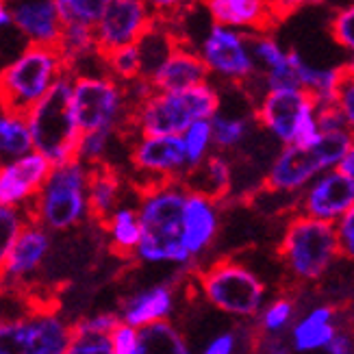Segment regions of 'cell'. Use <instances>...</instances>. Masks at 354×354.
I'll return each mask as SVG.
<instances>
[{
    "mask_svg": "<svg viewBox=\"0 0 354 354\" xmlns=\"http://www.w3.org/2000/svg\"><path fill=\"white\" fill-rule=\"evenodd\" d=\"M100 228L109 237V250L120 259H133L142 239L140 213L131 207H118Z\"/></svg>",
    "mask_w": 354,
    "mask_h": 354,
    "instance_id": "obj_26",
    "label": "cell"
},
{
    "mask_svg": "<svg viewBox=\"0 0 354 354\" xmlns=\"http://www.w3.org/2000/svg\"><path fill=\"white\" fill-rule=\"evenodd\" d=\"M68 354H113L111 335L100 333H74L68 346Z\"/></svg>",
    "mask_w": 354,
    "mask_h": 354,
    "instance_id": "obj_38",
    "label": "cell"
},
{
    "mask_svg": "<svg viewBox=\"0 0 354 354\" xmlns=\"http://www.w3.org/2000/svg\"><path fill=\"white\" fill-rule=\"evenodd\" d=\"M131 165L148 178L144 187L161 180H183L189 170L183 135H140L131 148Z\"/></svg>",
    "mask_w": 354,
    "mask_h": 354,
    "instance_id": "obj_12",
    "label": "cell"
},
{
    "mask_svg": "<svg viewBox=\"0 0 354 354\" xmlns=\"http://www.w3.org/2000/svg\"><path fill=\"white\" fill-rule=\"evenodd\" d=\"M185 150H187V165L194 170L200 165L213 148V124L211 120H196L194 124L183 133ZM187 170V172H189Z\"/></svg>",
    "mask_w": 354,
    "mask_h": 354,
    "instance_id": "obj_31",
    "label": "cell"
},
{
    "mask_svg": "<svg viewBox=\"0 0 354 354\" xmlns=\"http://www.w3.org/2000/svg\"><path fill=\"white\" fill-rule=\"evenodd\" d=\"M352 142L354 133L348 127H337L322 131L317 140L309 144H283V150L276 155L263 178V192L272 196L298 194L317 174L339 165Z\"/></svg>",
    "mask_w": 354,
    "mask_h": 354,
    "instance_id": "obj_3",
    "label": "cell"
},
{
    "mask_svg": "<svg viewBox=\"0 0 354 354\" xmlns=\"http://www.w3.org/2000/svg\"><path fill=\"white\" fill-rule=\"evenodd\" d=\"M220 230V213L218 200L203 194L187 189L185 198V215H183V243L192 259H198L211 243Z\"/></svg>",
    "mask_w": 354,
    "mask_h": 354,
    "instance_id": "obj_19",
    "label": "cell"
},
{
    "mask_svg": "<svg viewBox=\"0 0 354 354\" xmlns=\"http://www.w3.org/2000/svg\"><path fill=\"white\" fill-rule=\"evenodd\" d=\"M196 283L205 300L226 315L252 319L266 302V285L259 276L235 259H220L198 270Z\"/></svg>",
    "mask_w": 354,
    "mask_h": 354,
    "instance_id": "obj_8",
    "label": "cell"
},
{
    "mask_svg": "<svg viewBox=\"0 0 354 354\" xmlns=\"http://www.w3.org/2000/svg\"><path fill=\"white\" fill-rule=\"evenodd\" d=\"M213 124V146L220 152L235 150L248 135V118L243 115H222L220 111L211 118Z\"/></svg>",
    "mask_w": 354,
    "mask_h": 354,
    "instance_id": "obj_29",
    "label": "cell"
},
{
    "mask_svg": "<svg viewBox=\"0 0 354 354\" xmlns=\"http://www.w3.org/2000/svg\"><path fill=\"white\" fill-rule=\"evenodd\" d=\"M324 350L328 354H350V352H354V339H352V335H348L342 328H337V333L333 335L330 344Z\"/></svg>",
    "mask_w": 354,
    "mask_h": 354,
    "instance_id": "obj_44",
    "label": "cell"
},
{
    "mask_svg": "<svg viewBox=\"0 0 354 354\" xmlns=\"http://www.w3.org/2000/svg\"><path fill=\"white\" fill-rule=\"evenodd\" d=\"M335 106L339 109L346 127L354 133V61L339 66V85H337Z\"/></svg>",
    "mask_w": 354,
    "mask_h": 354,
    "instance_id": "obj_37",
    "label": "cell"
},
{
    "mask_svg": "<svg viewBox=\"0 0 354 354\" xmlns=\"http://www.w3.org/2000/svg\"><path fill=\"white\" fill-rule=\"evenodd\" d=\"M118 135L115 129H100V131H89L81 133V142H79V152H76V159H81L87 165H96L106 159V152H109L111 140Z\"/></svg>",
    "mask_w": 354,
    "mask_h": 354,
    "instance_id": "obj_34",
    "label": "cell"
},
{
    "mask_svg": "<svg viewBox=\"0 0 354 354\" xmlns=\"http://www.w3.org/2000/svg\"><path fill=\"white\" fill-rule=\"evenodd\" d=\"M209 74L211 72L203 57H200V53H196L187 44H178L172 50V55L163 61V66L155 72L150 83L152 87L161 91L185 89L209 81Z\"/></svg>",
    "mask_w": 354,
    "mask_h": 354,
    "instance_id": "obj_21",
    "label": "cell"
},
{
    "mask_svg": "<svg viewBox=\"0 0 354 354\" xmlns=\"http://www.w3.org/2000/svg\"><path fill=\"white\" fill-rule=\"evenodd\" d=\"M187 187L183 180H161L140 189L142 239L135 257L144 263L189 266L192 254L183 243V215Z\"/></svg>",
    "mask_w": 354,
    "mask_h": 354,
    "instance_id": "obj_1",
    "label": "cell"
},
{
    "mask_svg": "<svg viewBox=\"0 0 354 354\" xmlns=\"http://www.w3.org/2000/svg\"><path fill=\"white\" fill-rule=\"evenodd\" d=\"M189 346L167 319L152 322L140 328V354H185Z\"/></svg>",
    "mask_w": 354,
    "mask_h": 354,
    "instance_id": "obj_28",
    "label": "cell"
},
{
    "mask_svg": "<svg viewBox=\"0 0 354 354\" xmlns=\"http://www.w3.org/2000/svg\"><path fill=\"white\" fill-rule=\"evenodd\" d=\"M72 109L81 133L118 131L129 113L127 89L111 74H74Z\"/></svg>",
    "mask_w": 354,
    "mask_h": 354,
    "instance_id": "obj_9",
    "label": "cell"
},
{
    "mask_svg": "<svg viewBox=\"0 0 354 354\" xmlns=\"http://www.w3.org/2000/svg\"><path fill=\"white\" fill-rule=\"evenodd\" d=\"M174 309L172 285H152L129 296L120 306V317L131 326L142 328L159 319H167Z\"/></svg>",
    "mask_w": 354,
    "mask_h": 354,
    "instance_id": "obj_22",
    "label": "cell"
},
{
    "mask_svg": "<svg viewBox=\"0 0 354 354\" xmlns=\"http://www.w3.org/2000/svg\"><path fill=\"white\" fill-rule=\"evenodd\" d=\"M50 172V159L35 148L18 159L0 163V203L9 207L28 205L39 194Z\"/></svg>",
    "mask_w": 354,
    "mask_h": 354,
    "instance_id": "obj_15",
    "label": "cell"
},
{
    "mask_svg": "<svg viewBox=\"0 0 354 354\" xmlns=\"http://www.w3.org/2000/svg\"><path fill=\"white\" fill-rule=\"evenodd\" d=\"M122 196V176L113 165L106 161L89 165V183H87V203L89 218L102 226L111 218V213L120 205Z\"/></svg>",
    "mask_w": 354,
    "mask_h": 354,
    "instance_id": "obj_23",
    "label": "cell"
},
{
    "mask_svg": "<svg viewBox=\"0 0 354 354\" xmlns=\"http://www.w3.org/2000/svg\"><path fill=\"white\" fill-rule=\"evenodd\" d=\"M354 205V178L339 167L317 174L296 200V211L337 222Z\"/></svg>",
    "mask_w": 354,
    "mask_h": 354,
    "instance_id": "obj_14",
    "label": "cell"
},
{
    "mask_svg": "<svg viewBox=\"0 0 354 354\" xmlns=\"http://www.w3.org/2000/svg\"><path fill=\"white\" fill-rule=\"evenodd\" d=\"M211 22L248 33H270L279 24L272 0H198Z\"/></svg>",
    "mask_w": 354,
    "mask_h": 354,
    "instance_id": "obj_18",
    "label": "cell"
},
{
    "mask_svg": "<svg viewBox=\"0 0 354 354\" xmlns=\"http://www.w3.org/2000/svg\"><path fill=\"white\" fill-rule=\"evenodd\" d=\"M3 291L5 289H3V283H0V302H3ZM3 319H5V315H3V309H0V322H3Z\"/></svg>",
    "mask_w": 354,
    "mask_h": 354,
    "instance_id": "obj_47",
    "label": "cell"
},
{
    "mask_svg": "<svg viewBox=\"0 0 354 354\" xmlns=\"http://www.w3.org/2000/svg\"><path fill=\"white\" fill-rule=\"evenodd\" d=\"M11 24L28 44L59 46L64 37V20L57 0H5Z\"/></svg>",
    "mask_w": 354,
    "mask_h": 354,
    "instance_id": "obj_16",
    "label": "cell"
},
{
    "mask_svg": "<svg viewBox=\"0 0 354 354\" xmlns=\"http://www.w3.org/2000/svg\"><path fill=\"white\" fill-rule=\"evenodd\" d=\"M296 313V302L289 296H281L274 302H270L266 309L259 313V333L266 337H276L281 330H285Z\"/></svg>",
    "mask_w": 354,
    "mask_h": 354,
    "instance_id": "obj_33",
    "label": "cell"
},
{
    "mask_svg": "<svg viewBox=\"0 0 354 354\" xmlns=\"http://www.w3.org/2000/svg\"><path fill=\"white\" fill-rule=\"evenodd\" d=\"M66 70L59 46L28 44L0 70V109L26 115Z\"/></svg>",
    "mask_w": 354,
    "mask_h": 354,
    "instance_id": "obj_7",
    "label": "cell"
},
{
    "mask_svg": "<svg viewBox=\"0 0 354 354\" xmlns=\"http://www.w3.org/2000/svg\"><path fill=\"white\" fill-rule=\"evenodd\" d=\"M220 106V91L209 81L185 89H155L142 102L129 106L122 127L140 135H183L196 120H211Z\"/></svg>",
    "mask_w": 354,
    "mask_h": 354,
    "instance_id": "obj_2",
    "label": "cell"
},
{
    "mask_svg": "<svg viewBox=\"0 0 354 354\" xmlns=\"http://www.w3.org/2000/svg\"><path fill=\"white\" fill-rule=\"evenodd\" d=\"M13 26L11 24V15H9V9L5 5V0H0V28H9Z\"/></svg>",
    "mask_w": 354,
    "mask_h": 354,
    "instance_id": "obj_46",
    "label": "cell"
},
{
    "mask_svg": "<svg viewBox=\"0 0 354 354\" xmlns=\"http://www.w3.org/2000/svg\"><path fill=\"white\" fill-rule=\"evenodd\" d=\"M57 3L64 22H85L94 26L109 0H57Z\"/></svg>",
    "mask_w": 354,
    "mask_h": 354,
    "instance_id": "obj_35",
    "label": "cell"
},
{
    "mask_svg": "<svg viewBox=\"0 0 354 354\" xmlns=\"http://www.w3.org/2000/svg\"><path fill=\"white\" fill-rule=\"evenodd\" d=\"M33 150V137L26 115L0 109V163L18 159Z\"/></svg>",
    "mask_w": 354,
    "mask_h": 354,
    "instance_id": "obj_27",
    "label": "cell"
},
{
    "mask_svg": "<svg viewBox=\"0 0 354 354\" xmlns=\"http://www.w3.org/2000/svg\"><path fill=\"white\" fill-rule=\"evenodd\" d=\"M339 170H344L346 174H350L352 178H354V142H352V146H350V150L346 152V157L339 161Z\"/></svg>",
    "mask_w": 354,
    "mask_h": 354,
    "instance_id": "obj_45",
    "label": "cell"
},
{
    "mask_svg": "<svg viewBox=\"0 0 354 354\" xmlns=\"http://www.w3.org/2000/svg\"><path fill=\"white\" fill-rule=\"evenodd\" d=\"M237 346H239V337L235 330H230V333L213 337V339L207 344L205 352L207 354H230V352L237 350Z\"/></svg>",
    "mask_w": 354,
    "mask_h": 354,
    "instance_id": "obj_42",
    "label": "cell"
},
{
    "mask_svg": "<svg viewBox=\"0 0 354 354\" xmlns=\"http://www.w3.org/2000/svg\"><path fill=\"white\" fill-rule=\"evenodd\" d=\"M102 59L106 72L122 83H131L142 76V59H140V50H137V44L120 46V48L102 55Z\"/></svg>",
    "mask_w": 354,
    "mask_h": 354,
    "instance_id": "obj_30",
    "label": "cell"
},
{
    "mask_svg": "<svg viewBox=\"0 0 354 354\" xmlns=\"http://www.w3.org/2000/svg\"><path fill=\"white\" fill-rule=\"evenodd\" d=\"M335 224H337V235H339L342 257L354 261V205Z\"/></svg>",
    "mask_w": 354,
    "mask_h": 354,
    "instance_id": "obj_41",
    "label": "cell"
},
{
    "mask_svg": "<svg viewBox=\"0 0 354 354\" xmlns=\"http://www.w3.org/2000/svg\"><path fill=\"white\" fill-rule=\"evenodd\" d=\"M72 339V324L59 317L50 304L24 315V354H64Z\"/></svg>",
    "mask_w": 354,
    "mask_h": 354,
    "instance_id": "obj_20",
    "label": "cell"
},
{
    "mask_svg": "<svg viewBox=\"0 0 354 354\" xmlns=\"http://www.w3.org/2000/svg\"><path fill=\"white\" fill-rule=\"evenodd\" d=\"M279 257L289 276L298 283L324 279L335 261L342 257L337 224L300 211L294 213L279 243Z\"/></svg>",
    "mask_w": 354,
    "mask_h": 354,
    "instance_id": "obj_5",
    "label": "cell"
},
{
    "mask_svg": "<svg viewBox=\"0 0 354 354\" xmlns=\"http://www.w3.org/2000/svg\"><path fill=\"white\" fill-rule=\"evenodd\" d=\"M111 346L113 354H140V328L120 322L111 330Z\"/></svg>",
    "mask_w": 354,
    "mask_h": 354,
    "instance_id": "obj_39",
    "label": "cell"
},
{
    "mask_svg": "<svg viewBox=\"0 0 354 354\" xmlns=\"http://www.w3.org/2000/svg\"><path fill=\"white\" fill-rule=\"evenodd\" d=\"M24 222H26V213L22 207H9L0 203V276L5 272L7 259Z\"/></svg>",
    "mask_w": 354,
    "mask_h": 354,
    "instance_id": "obj_32",
    "label": "cell"
},
{
    "mask_svg": "<svg viewBox=\"0 0 354 354\" xmlns=\"http://www.w3.org/2000/svg\"><path fill=\"white\" fill-rule=\"evenodd\" d=\"M74 74L66 70L46 96L26 113V122L33 137V148L53 165L76 159L81 142V129L76 124L72 109Z\"/></svg>",
    "mask_w": 354,
    "mask_h": 354,
    "instance_id": "obj_6",
    "label": "cell"
},
{
    "mask_svg": "<svg viewBox=\"0 0 354 354\" xmlns=\"http://www.w3.org/2000/svg\"><path fill=\"white\" fill-rule=\"evenodd\" d=\"M337 311L328 304L315 306L302 319H298L291 328V348L298 352H315L324 350L333 335L337 333L335 324Z\"/></svg>",
    "mask_w": 354,
    "mask_h": 354,
    "instance_id": "obj_25",
    "label": "cell"
},
{
    "mask_svg": "<svg viewBox=\"0 0 354 354\" xmlns=\"http://www.w3.org/2000/svg\"><path fill=\"white\" fill-rule=\"evenodd\" d=\"M328 33L337 46H342L346 53L354 57V3L337 7L330 15Z\"/></svg>",
    "mask_w": 354,
    "mask_h": 354,
    "instance_id": "obj_36",
    "label": "cell"
},
{
    "mask_svg": "<svg viewBox=\"0 0 354 354\" xmlns=\"http://www.w3.org/2000/svg\"><path fill=\"white\" fill-rule=\"evenodd\" d=\"M155 18L157 15L144 0H109L100 20L94 24L98 55L102 57L120 46L137 44Z\"/></svg>",
    "mask_w": 354,
    "mask_h": 354,
    "instance_id": "obj_13",
    "label": "cell"
},
{
    "mask_svg": "<svg viewBox=\"0 0 354 354\" xmlns=\"http://www.w3.org/2000/svg\"><path fill=\"white\" fill-rule=\"evenodd\" d=\"M198 53L211 74L237 87H248L254 76H259L245 30L211 22L203 41H200Z\"/></svg>",
    "mask_w": 354,
    "mask_h": 354,
    "instance_id": "obj_10",
    "label": "cell"
},
{
    "mask_svg": "<svg viewBox=\"0 0 354 354\" xmlns=\"http://www.w3.org/2000/svg\"><path fill=\"white\" fill-rule=\"evenodd\" d=\"M50 230L39 222L26 218L18 239H15L11 254L7 259L5 272L0 276V283L18 287L28 276H33L50 252Z\"/></svg>",
    "mask_w": 354,
    "mask_h": 354,
    "instance_id": "obj_17",
    "label": "cell"
},
{
    "mask_svg": "<svg viewBox=\"0 0 354 354\" xmlns=\"http://www.w3.org/2000/svg\"><path fill=\"white\" fill-rule=\"evenodd\" d=\"M317 98L304 87L266 89L254 104V120L281 144L298 140L306 120L317 113Z\"/></svg>",
    "mask_w": 354,
    "mask_h": 354,
    "instance_id": "obj_11",
    "label": "cell"
},
{
    "mask_svg": "<svg viewBox=\"0 0 354 354\" xmlns=\"http://www.w3.org/2000/svg\"><path fill=\"white\" fill-rule=\"evenodd\" d=\"M322 3H324V0H272V7H274L276 18L281 22L304 5H322Z\"/></svg>",
    "mask_w": 354,
    "mask_h": 354,
    "instance_id": "obj_43",
    "label": "cell"
},
{
    "mask_svg": "<svg viewBox=\"0 0 354 354\" xmlns=\"http://www.w3.org/2000/svg\"><path fill=\"white\" fill-rule=\"evenodd\" d=\"M89 165L81 159L53 165L39 194L24 205L26 218L39 222L50 233H68L89 218L87 203Z\"/></svg>",
    "mask_w": 354,
    "mask_h": 354,
    "instance_id": "obj_4",
    "label": "cell"
},
{
    "mask_svg": "<svg viewBox=\"0 0 354 354\" xmlns=\"http://www.w3.org/2000/svg\"><path fill=\"white\" fill-rule=\"evenodd\" d=\"M122 317L120 313H96L89 317H81L74 322L72 330L74 333H100V335H111V330L120 324Z\"/></svg>",
    "mask_w": 354,
    "mask_h": 354,
    "instance_id": "obj_40",
    "label": "cell"
},
{
    "mask_svg": "<svg viewBox=\"0 0 354 354\" xmlns=\"http://www.w3.org/2000/svg\"><path fill=\"white\" fill-rule=\"evenodd\" d=\"M183 185L187 189L203 192L220 203L233 192V165L222 152H209L203 163L185 174Z\"/></svg>",
    "mask_w": 354,
    "mask_h": 354,
    "instance_id": "obj_24",
    "label": "cell"
}]
</instances>
